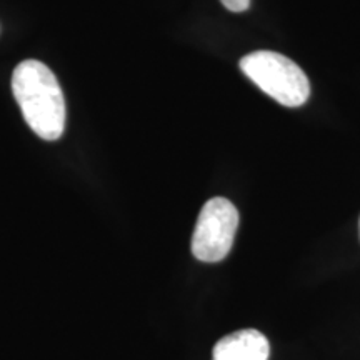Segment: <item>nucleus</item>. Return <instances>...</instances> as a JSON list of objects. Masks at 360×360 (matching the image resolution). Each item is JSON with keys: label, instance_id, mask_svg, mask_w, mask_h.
I'll return each mask as SVG.
<instances>
[{"label": "nucleus", "instance_id": "f257e3e1", "mask_svg": "<svg viewBox=\"0 0 360 360\" xmlns=\"http://www.w3.org/2000/svg\"><path fill=\"white\" fill-rule=\"evenodd\" d=\"M12 92L22 117L44 141H57L65 129V98L56 74L42 62L24 60L12 75Z\"/></svg>", "mask_w": 360, "mask_h": 360}, {"label": "nucleus", "instance_id": "f03ea898", "mask_svg": "<svg viewBox=\"0 0 360 360\" xmlns=\"http://www.w3.org/2000/svg\"><path fill=\"white\" fill-rule=\"evenodd\" d=\"M244 74L262 92L285 107H300L310 96L305 72L295 62L277 52L259 51L238 62Z\"/></svg>", "mask_w": 360, "mask_h": 360}, {"label": "nucleus", "instance_id": "7ed1b4c3", "mask_svg": "<svg viewBox=\"0 0 360 360\" xmlns=\"http://www.w3.org/2000/svg\"><path fill=\"white\" fill-rule=\"evenodd\" d=\"M238 227L236 205L214 197L202 207L192 236V254L200 262H220L229 255Z\"/></svg>", "mask_w": 360, "mask_h": 360}, {"label": "nucleus", "instance_id": "20e7f679", "mask_svg": "<svg viewBox=\"0 0 360 360\" xmlns=\"http://www.w3.org/2000/svg\"><path fill=\"white\" fill-rule=\"evenodd\" d=\"M267 337L255 328H245L225 335L212 350V360H269Z\"/></svg>", "mask_w": 360, "mask_h": 360}, {"label": "nucleus", "instance_id": "39448f33", "mask_svg": "<svg viewBox=\"0 0 360 360\" xmlns=\"http://www.w3.org/2000/svg\"><path fill=\"white\" fill-rule=\"evenodd\" d=\"M220 2L231 12H245L250 7V0H220Z\"/></svg>", "mask_w": 360, "mask_h": 360}]
</instances>
